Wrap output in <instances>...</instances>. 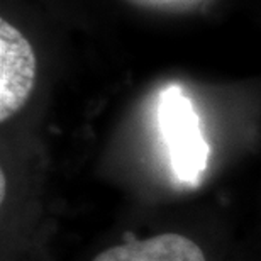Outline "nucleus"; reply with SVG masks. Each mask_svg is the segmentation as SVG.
Masks as SVG:
<instances>
[{
  "mask_svg": "<svg viewBox=\"0 0 261 261\" xmlns=\"http://www.w3.org/2000/svg\"><path fill=\"white\" fill-rule=\"evenodd\" d=\"M158 121L173 173L180 181L195 184L207 166L208 146L198 127L194 107L178 87H168L160 95Z\"/></svg>",
  "mask_w": 261,
  "mask_h": 261,
  "instance_id": "nucleus-1",
  "label": "nucleus"
},
{
  "mask_svg": "<svg viewBox=\"0 0 261 261\" xmlns=\"http://www.w3.org/2000/svg\"><path fill=\"white\" fill-rule=\"evenodd\" d=\"M36 83V56L29 41L0 20V121L14 117L29 100Z\"/></svg>",
  "mask_w": 261,
  "mask_h": 261,
  "instance_id": "nucleus-2",
  "label": "nucleus"
},
{
  "mask_svg": "<svg viewBox=\"0 0 261 261\" xmlns=\"http://www.w3.org/2000/svg\"><path fill=\"white\" fill-rule=\"evenodd\" d=\"M93 261H205L203 251L192 239L175 232L136 241L102 251Z\"/></svg>",
  "mask_w": 261,
  "mask_h": 261,
  "instance_id": "nucleus-3",
  "label": "nucleus"
},
{
  "mask_svg": "<svg viewBox=\"0 0 261 261\" xmlns=\"http://www.w3.org/2000/svg\"><path fill=\"white\" fill-rule=\"evenodd\" d=\"M0 184H2V190H0V195H2V198H4V195H5V178H4V175H2V181H0Z\"/></svg>",
  "mask_w": 261,
  "mask_h": 261,
  "instance_id": "nucleus-4",
  "label": "nucleus"
}]
</instances>
